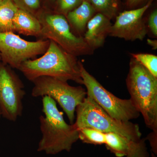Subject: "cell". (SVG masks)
<instances>
[{
    "label": "cell",
    "mask_w": 157,
    "mask_h": 157,
    "mask_svg": "<svg viewBox=\"0 0 157 157\" xmlns=\"http://www.w3.org/2000/svg\"><path fill=\"white\" fill-rule=\"evenodd\" d=\"M50 40L26 41L14 33H0V54L2 61L13 69L19 70L24 62L43 55L48 48Z\"/></svg>",
    "instance_id": "cell-8"
},
{
    "label": "cell",
    "mask_w": 157,
    "mask_h": 157,
    "mask_svg": "<svg viewBox=\"0 0 157 157\" xmlns=\"http://www.w3.org/2000/svg\"><path fill=\"white\" fill-rule=\"evenodd\" d=\"M132 141L122 135L110 132L105 134L104 144L116 157H124L127 155Z\"/></svg>",
    "instance_id": "cell-15"
},
{
    "label": "cell",
    "mask_w": 157,
    "mask_h": 157,
    "mask_svg": "<svg viewBox=\"0 0 157 157\" xmlns=\"http://www.w3.org/2000/svg\"><path fill=\"white\" fill-rule=\"evenodd\" d=\"M76 121L73 124L78 130L91 128L105 134L117 133L135 142L141 138L138 124L112 117L88 96L76 107Z\"/></svg>",
    "instance_id": "cell-4"
},
{
    "label": "cell",
    "mask_w": 157,
    "mask_h": 157,
    "mask_svg": "<svg viewBox=\"0 0 157 157\" xmlns=\"http://www.w3.org/2000/svg\"><path fill=\"white\" fill-rule=\"evenodd\" d=\"M18 9L13 0L0 2V33H15L13 20Z\"/></svg>",
    "instance_id": "cell-14"
},
{
    "label": "cell",
    "mask_w": 157,
    "mask_h": 157,
    "mask_svg": "<svg viewBox=\"0 0 157 157\" xmlns=\"http://www.w3.org/2000/svg\"><path fill=\"white\" fill-rule=\"evenodd\" d=\"M2 117V112H1V109H0V119H1V117Z\"/></svg>",
    "instance_id": "cell-28"
},
{
    "label": "cell",
    "mask_w": 157,
    "mask_h": 157,
    "mask_svg": "<svg viewBox=\"0 0 157 157\" xmlns=\"http://www.w3.org/2000/svg\"><path fill=\"white\" fill-rule=\"evenodd\" d=\"M96 12L111 20L117 16L119 10L118 0H89Z\"/></svg>",
    "instance_id": "cell-16"
},
{
    "label": "cell",
    "mask_w": 157,
    "mask_h": 157,
    "mask_svg": "<svg viewBox=\"0 0 157 157\" xmlns=\"http://www.w3.org/2000/svg\"><path fill=\"white\" fill-rule=\"evenodd\" d=\"M145 141V138L136 142L132 141L125 157H150Z\"/></svg>",
    "instance_id": "cell-20"
},
{
    "label": "cell",
    "mask_w": 157,
    "mask_h": 157,
    "mask_svg": "<svg viewBox=\"0 0 157 157\" xmlns=\"http://www.w3.org/2000/svg\"><path fill=\"white\" fill-rule=\"evenodd\" d=\"M151 157H157L156 155H155V154H154L153 153L151 152Z\"/></svg>",
    "instance_id": "cell-27"
},
{
    "label": "cell",
    "mask_w": 157,
    "mask_h": 157,
    "mask_svg": "<svg viewBox=\"0 0 157 157\" xmlns=\"http://www.w3.org/2000/svg\"><path fill=\"white\" fill-rule=\"evenodd\" d=\"M36 17L42 27V39L53 41L76 57L94 54V51L89 46L83 37L73 33L64 15L42 8Z\"/></svg>",
    "instance_id": "cell-5"
},
{
    "label": "cell",
    "mask_w": 157,
    "mask_h": 157,
    "mask_svg": "<svg viewBox=\"0 0 157 157\" xmlns=\"http://www.w3.org/2000/svg\"><path fill=\"white\" fill-rule=\"evenodd\" d=\"M42 98V112L45 116L39 117L42 136L37 150L52 155L70 151L79 139L78 130L74 124L66 122L53 99L47 96Z\"/></svg>",
    "instance_id": "cell-1"
},
{
    "label": "cell",
    "mask_w": 157,
    "mask_h": 157,
    "mask_svg": "<svg viewBox=\"0 0 157 157\" xmlns=\"http://www.w3.org/2000/svg\"><path fill=\"white\" fill-rule=\"evenodd\" d=\"M14 33L42 39V27L35 15L18 9L13 20Z\"/></svg>",
    "instance_id": "cell-13"
},
{
    "label": "cell",
    "mask_w": 157,
    "mask_h": 157,
    "mask_svg": "<svg viewBox=\"0 0 157 157\" xmlns=\"http://www.w3.org/2000/svg\"><path fill=\"white\" fill-rule=\"evenodd\" d=\"M147 44L151 46L153 48L156 49L157 48V40H151L150 39H147Z\"/></svg>",
    "instance_id": "cell-26"
},
{
    "label": "cell",
    "mask_w": 157,
    "mask_h": 157,
    "mask_svg": "<svg viewBox=\"0 0 157 157\" xmlns=\"http://www.w3.org/2000/svg\"><path fill=\"white\" fill-rule=\"evenodd\" d=\"M19 70L31 82L40 76H47L83 85L77 57L51 40L48 49L42 56L24 62Z\"/></svg>",
    "instance_id": "cell-2"
},
{
    "label": "cell",
    "mask_w": 157,
    "mask_h": 157,
    "mask_svg": "<svg viewBox=\"0 0 157 157\" xmlns=\"http://www.w3.org/2000/svg\"><path fill=\"white\" fill-rule=\"evenodd\" d=\"M18 9L28 11L36 16L42 9L40 0H13Z\"/></svg>",
    "instance_id": "cell-21"
},
{
    "label": "cell",
    "mask_w": 157,
    "mask_h": 157,
    "mask_svg": "<svg viewBox=\"0 0 157 157\" xmlns=\"http://www.w3.org/2000/svg\"><path fill=\"white\" fill-rule=\"evenodd\" d=\"M96 12L89 1L86 0H83L78 7L69 12L66 17L73 33L83 37L88 22Z\"/></svg>",
    "instance_id": "cell-12"
},
{
    "label": "cell",
    "mask_w": 157,
    "mask_h": 157,
    "mask_svg": "<svg viewBox=\"0 0 157 157\" xmlns=\"http://www.w3.org/2000/svg\"><path fill=\"white\" fill-rule=\"evenodd\" d=\"M143 1V0H127V6L129 8H132L136 5H138L139 3Z\"/></svg>",
    "instance_id": "cell-25"
},
{
    "label": "cell",
    "mask_w": 157,
    "mask_h": 157,
    "mask_svg": "<svg viewBox=\"0 0 157 157\" xmlns=\"http://www.w3.org/2000/svg\"><path fill=\"white\" fill-rule=\"evenodd\" d=\"M82 0H56L53 11L66 17L70 11L78 7Z\"/></svg>",
    "instance_id": "cell-19"
},
{
    "label": "cell",
    "mask_w": 157,
    "mask_h": 157,
    "mask_svg": "<svg viewBox=\"0 0 157 157\" xmlns=\"http://www.w3.org/2000/svg\"><path fill=\"white\" fill-rule=\"evenodd\" d=\"M24 88L23 82L13 68L0 61V109L6 119L15 122L22 115Z\"/></svg>",
    "instance_id": "cell-9"
},
{
    "label": "cell",
    "mask_w": 157,
    "mask_h": 157,
    "mask_svg": "<svg viewBox=\"0 0 157 157\" xmlns=\"http://www.w3.org/2000/svg\"><path fill=\"white\" fill-rule=\"evenodd\" d=\"M132 57L140 63L155 77H157V56L147 53H132Z\"/></svg>",
    "instance_id": "cell-18"
},
{
    "label": "cell",
    "mask_w": 157,
    "mask_h": 157,
    "mask_svg": "<svg viewBox=\"0 0 157 157\" xmlns=\"http://www.w3.org/2000/svg\"><path fill=\"white\" fill-rule=\"evenodd\" d=\"M79 67L87 96L91 98L108 114L124 121L136 119L140 116V112L131 99H121L106 90L88 72L80 60Z\"/></svg>",
    "instance_id": "cell-7"
},
{
    "label": "cell",
    "mask_w": 157,
    "mask_h": 157,
    "mask_svg": "<svg viewBox=\"0 0 157 157\" xmlns=\"http://www.w3.org/2000/svg\"><path fill=\"white\" fill-rule=\"evenodd\" d=\"M2 1V0H0V2H1V1Z\"/></svg>",
    "instance_id": "cell-30"
},
{
    "label": "cell",
    "mask_w": 157,
    "mask_h": 157,
    "mask_svg": "<svg viewBox=\"0 0 157 157\" xmlns=\"http://www.w3.org/2000/svg\"><path fill=\"white\" fill-rule=\"evenodd\" d=\"M56 0H40L42 9L53 11Z\"/></svg>",
    "instance_id": "cell-24"
},
{
    "label": "cell",
    "mask_w": 157,
    "mask_h": 157,
    "mask_svg": "<svg viewBox=\"0 0 157 157\" xmlns=\"http://www.w3.org/2000/svg\"><path fill=\"white\" fill-rule=\"evenodd\" d=\"M151 3L150 0L143 7L120 13L110 28L109 36L126 41L143 40L148 32L143 15Z\"/></svg>",
    "instance_id": "cell-10"
},
{
    "label": "cell",
    "mask_w": 157,
    "mask_h": 157,
    "mask_svg": "<svg viewBox=\"0 0 157 157\" xmlns=\"http://www.w3.org/2000/svg\"><path fill=\"white\" fill-rule=\"evenodd\" d=\"M32 82L33 83L31 93L33 97L47 96L52 98L66 113L70 124H74L76 107L87 96L84 88L81 86H72L67 82L50 76H40Z\"/></svg>",
    "instance_id": "cell-6"
},
{
    "label": "cell",
    "mask_w": 157,
    "mask_h": 157,
    "mask_svg": "<svg viewBox=\"0 0 157 157\" xmlns=\"http://www.w3.org/2000/svg\"><path fill=\"white\" fill-rule=\"evenodd\" d=\"M147 139L149 140L152 153L157 155V132H153L148 135Z\"/></svg>",
    "instance_id": "cell-23"
},
{
    "label": "cell",
    "mask_w": 157,
    "mask_h": 157,
    "mask_svg": "<svg viewBox=\"0 0 157 157\" xmlns=\"http://www.w3.org/2000/svg\"><path fill=\"white\" fill-rule=\"evenodd\" d=\"M82 1H83V0H82ZM86 1H89V0H86Z\"/></svg>",
    "instance_id": "cell-31"
},
{
    "label": "cell",
    "mask_w": 157,
    "mask_h": 157,
    "mask_svg": "<svg viewBox=\"0 0 157 157\" xmlns=\"http://www.w3.org/2000/svg\"><path fill=\"white\" fill-rule=\"evenodd\" d=\"M147 27L150 31L156 38L157 37V10L155 9L151 12L148 19Z\"/></svg>",
    "instance_id": "cell-22"
},
{
    "label": "cell",
    "mask_w": 157,
    "mask_h": 157,
    "mask_svg": "<svg viewBox=\"0 0 157 157\" xmlns=\"http://www.w3.org/2000/svg\"><path fill=\"white\" fill-rule=\"evenodd\" d=\"M110 20L103 14L97 13L88 22L83 38L94 51L103 46L109 36L112 25Z\"/></svg>",
    "instance_id": "cell-11"
},
{
    "label": "cell",
    "mask_w": 157,
    "mask_h": 157,
    "mask_svg": "<svg viewBox=\"0 0 157 157\" xmlns=\"http://www.w3.org/2000/svg\"><path fill=\"white\" fill-rule=\"evenodd\" d=\"M126 84L130 99L143 116L147 126L157 132V77L132 57Z\"/></svg>",
    "instance_id": "cell-3"
},
{
    "label": "cell",
    "mask_w": 157,
    "mask_h": 157,
    "mask_svg": "<svg viewBox=\"0 0 157 157\" xmlns=\"http://www.w3.org/2000/svg\"><path fill=\"white\" fill-rule=\"evenodd\" d=\"M78 131L79 139L83 143L95 145L105 144V133L91 128H83Z\"/></svg>",
    "instance_id": "cell-17"
},
{
    "label": "cell",
    "mask_w": 157,
    "mask_h": 157,
    "mask_svg": "<svg viewBox=\"0 0 157 157\" xmlns=\"http://www.w3.org/2000/svg\"><path fill=\"white\" fill-rule=\"evenodd\" d=\"M2 61V58H1V54H0V61Z\"/></svg>",
    "instance_id": "cell-29"
}]
</instances>
